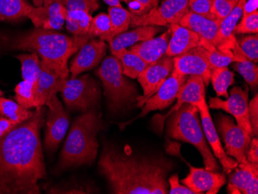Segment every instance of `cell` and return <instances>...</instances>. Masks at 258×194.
I'll return each mask as SVG.
<instances>
[{"label": "cell", "instance_id": "21", "mask_svg": "<svg viewBox=\"0 0 258 194\" xmlns=\"http://www.w3.org/2000/svg\"><path fill=\"white\" fill-rule=\"evenodd\" d=\"M65 80L41 60V72L34 85L35 108L40 109L53 95L60 92Z\"/></svg>", "mask_w": 258, "mask_h": 194}, {"label": "cell", "instance_id": "17", "mask_svg": "<svg viewBox=\"0 0 258 194\" xmlns=\"http://www.w3.org/2000/svg\"><path fill=\"white\" fill-rule=\"evenodd\" d=\"M107 48L106 43L100 39L93 38L88 40L80 48L78 54L71 62L69 70L72 78L96 68L106 54Z\"/></svg>", "mask_w": 258, "mask_h": 194}, {"label": "cell", "instance_id": "37", "mask_svg": "<svg viewBox=\"0 0 258 194\" xmlns=\"http://www.w3.org/2000/svg\"><path fill=\"white\" fill-rule=\"evenodd\" d=\"M14 99L26 109L35 108L34 85L23 80L15 88Z\"/></svg>", "mask_w": 258, "mask_h": 194}, {"label": "cell", "instance_id": "35", "mask_svg": "<svg viewBox=\"0 0 258 194\" xmlns=\"http://www.w3.org/2000/svg\"><path fill=\"white\" fill-rule=\"evenodd\" d=\"M233 68L248 84L252 91H256L258 85V67L249 60L233 62Z\"/></svg>", "mask_w": 258, "mask_h": 194}, {"label": "cell", "instance_id": "4", "mask_svg": "<svg viewBox=\"0 0 258 194\" xmlns=\"http://www.w3.org/2000/svg\"><path fill=\"white\" fill-rule=\"evenodd\" d=\"M104 130L101 115L96 110L84 112L74 121L56 166L58 172L91 165L98 156L97 135Z\"/></svg>", "mask_w": 258, "mask_h": 194}, {"label": "cell", "instance_id": "28", "mask_svg": "<svg viewBox=\"0 0 258 194\" xmlns=\"http://www.w3.org/2000/svg\"><path fill=\"white\" fill-rule=\"evenodd\" d=\"M33 8L27 0H0V20L13 22L27 19Z\"/></svg>", "mask_w": 258, "mask_h": 194}, {"label": "cell", "instance_id": "18", "mask_svg": "<svg viewBox=\"0 0 258 194\" xmlns=\"http://www.w3.org/2000/svg\"><path fill=\"white\" fill-rule=\"evenodd\" d=\"M247 0H240L230 14L221 20L214 46L222 50H232L234 55L243 60L247 59L239 47L237 37L233 33L236 25L243 14V8Z\"/></svg>", "mask_w": 258, "mask_h": 194}, {"label": "cell", "instance_id": "23", "mask_svg": "<svg viewBox=\"0 0 258 194\" xmlns=\"http://www.w3.org/2000/svg\"><path fill=\"white\" fill-rule=\"evenodd\" d=\"M170 37L171 31L169 29L159 37L136 43L130 47L129 50L139 55L149 64L166 55Z\"/></svg>", "mask_w": 258, "mask_h": 194}, {"label": "cell", "instance_id": "20", "mask_svg": "<svg viewBox=\"0 0 258 194\" xmlns=\"http://www.w3.org/2000/svg\"><path fill=\"white\" fill-rule=\"evenodd\" d=\"M67 14L68 10L63 3L56 2L47 7H33L27 19L36 28L60 30L64 25Z\"/></svg>", "mask_w": 258, "mask_h": 194}, {"label": "cell", "instance_id": "51", "mask_svg": "<svg viewBox=\"0 0 258 194\" xmlns=\"http://www.w3.org/2000/svg\"><path fill=\"white\" fill-rule=\"evenodd\" d=\"M103 1L111 7H122L120 0H103Z\"/></svg>", "mask_w": 258, "mask_h": 194}, {"label": "cell", "instance_id": "1", "mask_svg": "<svg viewBox=\"0 0 258 194\" xmlns=\"http://www.w3.org/2000/svg\"><path fill=\"white\" fill-rule=\"evenodd\" d=\"M45 107L17 124L0 139V194H40L46 177L40 131L46 121Z\"/></svg>", "mask_w": 258, "mask_h": 194}, {"label": "cell", "instance_id": "27", "mask_svg": "<svg viewBox=\"0 0 258 194\" xmlns=\"http://www.w3.org/2000/svg\"><path fill=\"white\" fill-rule=\"evenodd\" d=\"M91 14L81 10L68 11L65 24L68 31L73 37H85L91 40L89 36L90 28L92 22Z\"/></svg>", "mask_w": 258, "mask_h": 194}, {"label": "cell", "instance_id": "48", "mask_svg": "<svg viewBox=\"0 0 258 194\" xmlns=\"http://www.w3.org/2000/svg\"><path fill=\"white\" fill-rule=\"evenodd\" d=\"M17 124V123H16L15 121L0 116V139L7 135Z\"/></svg>", "mask_w": 258, "mask_h": 194}, {"label": "cell", "instance_id": "55", "mask_svg": "<svg viewBox=\"0 0 258 194\" xmlns=\"http://www.w3.org/2000/svg\"><path fill=\"white\" fill-rule=\"evenodd\" d=\"M3 95H4V92L0 90V97L3 96Z\"/></svg>", "mask_w": 258, "mask_h": 194}, {"label": "cell", "instance_id": "13", "mask_svg": "<svg viewBox=\"0 0 258 194\" xmlns=\"http://www.w3.org/2000/svg\"><path fill=\"white\" fill-rule=\"evenodd\" d=\"M188 77L177 73L173 69L169 78L158 90L157 92L146 100L140 114L131 121L120 124L121 130H122L125 128L126 125L131 124L136 119L146 116L151 111L163 110L170 106L176 99L181 87L185 83Z\"/></svg>", "mask_w": 258, "mask_h": 194}, {"label": "cell", "instance_id": "44", "mask_svg": "<svg viewBox=\"0 0 258 194\" xmlns=\"http://www.w3.org/2000/svg\"><path fill=\"white\" fill-rule=\"evenodd\" d=\"M249 118L253 130V136L258 134V95H255L254 98L249 103Z\"/></svg>", "mask_w": 258, "mask_h": 194}, {"label": "cell", "instance_id": "30", "mask_svg": "<svg viewBox=\"0 0 258 194\" xmlns=\"http://www.w3.org/2000/svg\"><path fill=\"white\" fill-rule=\"evenodd\" d=\"M200 47L207 50L211 68L227 67L233 62L243 61V59L236 56L232 50H222L217 48L212 43L201 38Z\"/></svg>", "mask_w": 258, "mask_h": 194}, {"label": "cell", "instance_id": "9", "mask_svg": "<svg viewBox=\"0 0 258 194\" xmlns=\"http://www.w3.org/2000/svg\"><path fill=\"white\" fill-rule=\"evenodd\" d=\"M217 118V130L225 144L226 153L238 163H249L247 153L252 136L235 124L230 117L220 114Z\"/></svg>", "mask_w": 258, "mask_h": 194}, {"label": "cell", "instance_id": "2", "mask_svg": "<svg viewBox=\"0 0 258 194\" xmlns=\"http://www.w3.org/2000/svg\"><path fill=\"white\" fill-rule=\"evenodd\" d=\"M173 163L166 158L134 156L105 146L98 163L111 193H169L168 174Z\"/></svg>", "mask_w": 258, "mask_h": 194}, {"label": "cell", "instance_id": "24", "mask_svg": "<svg viewBox=\"0 0 258 194\" xmlns=\"http://www.w3.org/2000/svg\"><path fill=\"white\" fill-rule=\"evenodd\" d=\"M220 23L221 20H210L203 16L189 12L181 19L179 24L192 30L198 34L201 38L214 45Z\"/></svg>", "mask_w": 258, "mask_h": 194}, {"label": "cell", "instance_id": "15", "mask_svg": "<svg viewBox=\"0 0 258 194\" xmlns=\"http://www.w3.org/2000/svg\"><path fill=\"white\" fill-rule=\"evenodd\" d=\"M206 85L204 79L200 76H189L185 83L181 87L176 97V104L166 115H157L153 118V125L156 132L162 134L164 124L168 117L179 109L183 104L189 103L197 106L204 98H206Z\"/></svg>", "mask_w": 258, "mask_h": 194}, {"label": "cell", "instance_id": "52", "mask_svg": "<svg viewBox=\"0 0 258 194\" xmlns=\"http://www.w3.org/2000/svg\"><path fill=\"white\" fill-rule=\"evenodd\" d=\"M63 1L64 0H43V7H47V6H50V4H53V3H63Z\"/></svg>", "mask_w": 258, "mask_h": 194}, {"label": "cell", "instance_id": "22", "mask_svg": "<svg viewBox=\"0 0 258 194\" xmlns=\"http://www.w3.org/2000/svg\"><path fill=\"white\" fill-rule=\"evenodd\" d=\"M171 37L168 44L166 55L169 56H178L191 49L200 47L201 37L192 30L185 28L179 24L169 25Z\"/></svg>", "mask_w": 258, "mask_h": 194}, {"label": "cell", "instance_id": "54", "mask_svg": "<svg viewBox=\"0 0 258 194\" xmlns=\"http://www.w3.org/2000/svg\"><path fill=\"white\" fill-rule=\"evenodd\" d=\"M120 1H122V2L125 3V4H127L128 3V0H120Z\"/></svg>", "mask_w": 258, "mask_h": 194}, {"label": "cell", "instance_id": "39", "mask_svg": "<svg viewBox=\"0 0 258 194\" xmlns=\"http://www.w3.org/2000/svg\"><path fill=\"white\" fill-rule=\"evenodd\" d=\"M233 33L235 35L240 34H257L258 33V11L242 16V20L240 24L236 25Z\"/></svg>", "mask_w": 258, "mask_h": 194}, {"label": "cell", "instance_id": "32", "mask_svg": "<svg viewBox=\"0 0 258 194\" xmlns=\"http://www.w3.org/2000/svg\"><path fill=\"white\" fill-rule=\"evenodd\" d=\"M210 82L217 97L227 98L229 97L227 89L234 84V75L227 67L212 68L210 72Z\"/></svg>", "mask_w": 258, "mask_h": 194}, {"label": "cell", "instance_id": "3", "mask_svg": "<svg viewBox=\"0 0 258 194\" xmlns=\"http://www.w3.org/2000/svg\"><path fill=\"white\" fill-rule=\"evenodd\" d=\"M2 39L4 41L3 45L8 50H28L37 53L46 66L63 79L69 78L70 57L88 42L56 30L43 28H36L15 37Z\"/></svg>", "mask_w": 258, "mask_h": 194}, {"label": "cell", "instance_id": "41", "mask_svg": "<svg viewBox=\"0 0 258 194\" xmlns=\"http://www.w3.org/2000/svg\"><path fill=\"white\" fill-rule=\"evenodd\" d=\"M213 0H189V12L207 17L210 20H217L212 12Z\"/></svg>", "mask_w": 258, "mask_h": 194}, {"label": "cell", "instance_id": "47", "mask_svg": "<svg viewBox=\"0 0 258 194\" xmlns=\"http://www.w3.org/2000/svg\"><path fill=\"white\" fill-rule=\"evenodd\" d=\"M70 188H57L56 186H53V187L50 188L47 192L49 193H90V191L85 190V189H82L81 186H77V185H71L69 186Z\"/></svg>", "mask_w": 258, "mask_h": 194}, {"label": "cell", "instance_id": "40", "mask_svg": "<svg viewBox=\"0 0 258 194\" xmlns=\"http://www.w3.org/2000/svg\"><path fill=\"white\" fill-rule=\"evenodd\" d=\"M160 0H128L129 12L133 16H143L159 7Z\"/></svg>", "mask_w": 258, "mask_h": 194}, {"label": "cell", "instance_id": "25", "mask_svg": "<svg viewBox=\"0 0 258 194\" xmlns=\"http://www.w3.org/2000/svg\"><path fill=\"white\" fill-rule=\"evenodd\" d=\"M158 26H139L131 31L124 32L114 37L108 44L111 53L127 47H132L139 42L153 38L160 31Z\"/></svg>", "mask_w": 258, "mask_h": 194}, {"label": "cell", "instance_id": "8", "mask_svg": "<svg viewBox=\"0 0 258 194\" xmlns=\"http://www.w3.org/2000/svg\"><path fill=\"white\" fill-rule=\"evenodd\" d=\"M189 12V0H162L161 5L146 15H132L131 27L169 26L179 24Z\"/></svg>", "mask_w": 258, "mask_h": 194}, {"label": "cell", "instance_id": "14", "mask_svg": "<svg viewBox=\"0 0 258 194\" xmlns=\"http://www.w3.org/2000/svg\"><path fill=\"white\" fill-rule=\"evenodd\" d=\"M174 70L186 76H200L206 86L210 82L211 66L207 50L202 47L191 49L185 53L174 56Z\"/></svg>", "mask_w": 258, "mask_h": 194}, {"label": "cell", "instance_id": "10", "mask_svg": "<svg viewBox=\"0 0 258 194\" xmlns=\"http://www.w3.org/2000/svg\"><path fill=\"white\" fill-rule=\"evenodd\" d=\"M208 107L212 109L223 110L233 115L237 125L253 137L249 118L248 88L243 90L240 87H234L230 90V96L227 100L211 97L209 99Z\"/></svg>", "mask_w": 258, "mask_h": 194}, {"label": "cell", "instance_id": "5", "mask_svg": "<svg viewBox=\"0 0 258 194\" xmlns=\"http://www.w3.org/2000/svg\"><path fill=\"white\" fill-rule=\"evenodd\" d=\"M199 114L196 105L183 104L168 117L166 135L173 140L194 145L202 156L205 169L218 171L220 165L207 144Z\"/></svg>", "mask_w": 258, "mask_h": 194}, {"label": "cell", "instance_id": "34", "mask_svg": "<svg viewBox=\"0 0 258 194\" xmlns=\"http://www.w3.org/2000/svg\"><path fill=\"white\" fill-rule=\"evenodd\" d=\"M30 111L16 103L15 101L0 97V116L15 121L17 124L23 122L33 115Z\"/></svg>", "mask_w": 258, "mask_h": 194}, {"label": "cell", "instance_id": "53", "mask_svg": "<svg viewBox=\"0 0 258 194\" xmlns=\"http://www.w3.org/2000/svg\"><path fill=\"white\" fill-rule=\"evenodd\" d=\"M33 5L35 7H43V0H33Z\"/></svg>", "mask_w": 258, "mask_h": 194}, {"label": "cell", "instance_id": "38", "mask_svg": "<svg viewBox=\"0 0 258 194\" xmlns=\"http://www.w3.org/2000/svg\"><path fill=\"white\" fill-rule=\"evenodd\" d=\"M239 47L247 60L256 63L258 61V36H242L237 38Z\"/></svg>", "mask_w": 258, "mask_h": 194}, {"label": "cell", "instance_id": "29", "mask_svg": "<svg viewBox=\"0 0 258 194\" xmlns=\"http://www.w3.org/2000/svg\"><path fill=\"white\" fill-rule=\"evenodd\" d=\"M111 54L121 62L123 75L133 79L137 78L141 72L149 65L139 55L127 49L114 52Z\"/></svg>", "mask_w": 258, "mask_h": 194}, {"label": "cell", "instance_id": "26", "mask_svg": "<svg viewBox=\"0 0 258 194\" xmlns=\"http://www.w3.org/2000/svg\"><path fill=\"white\" fill-rule=\"evenodd\" d=\"M229 193L244 194L245 190L253 177L258 176V164L239 163L237 167L228 173Z\"/></svg>", "mask_w": 258, "mask_h": 194}, {"label": "cell", "instance_id": "49", "mask_svg": "<svg viewBox=\"0 0 258 194\" xmlns=\"http://www.w3.org/2000/svg\"><path fill=\"white\" fill-rule=\"evenodd\" d=\"M258 11V0H247L243 8L242 16L248 15Z\"/></svg>", "mask_w": 258, "mask_h": 194}, {"label": "cell", "instance_id": "11", "mask_svg": "<svg viewBox=\"0 0 258 194\" xmlns=\"http://www.w3.org/2000/svg\"><path fill=\"white\" fill-rule=\"evenodd\" d=\"M174 69L173 57L164 55L159 60L149 63L137 79L143 90V95L137 98L136 106L143 107L148 98L157 92Z\"/></svg>", "mask_w": 258, "mask_h": 194}, {"label": "cell", "instance_id": "45", "mask_svg": "<svg viewBox=\"0 0 258 194\" xmlns=\"http://www.w3.org/2000/svg\"><path fill=\"white\" fill-rule=\"evenodd\" d=\"M169 184L170 186L169 193L170 194H195L186 186H182L179 183V176L177 174L172 175L169 179Z\"/></svg>", "mask_w": 258, "mask_h": 194}, {"label": "cell", "instance_id": "31", "mask_svg": "<svg viewBox=\"0 0 258 194\" xmlns=\"http://www.w3.org/2000/svg\"><path fill=\"white\" fill-rule=\"evenodd\" d=\"M108 17L111 22V30L108 35V43L113 38L120 33L127 30L131 25V13L122 7H111L108 8Z\"/></svg>", "mask_w": 258, "mask_h": 194}, {"label": "cell", "instance_id": "12", "mask_svg": "<svg viewBox=\"0 0 258 194\" xmlns=\"http://www.w3.org/2000/svg\"><path fill=\"white\" fill-rule=\"evenodd\" d=\"M48 111L46 114L45 147L48 152H53L64 138L70 124V116L56 95H53L46 104Z\"/></svg>", "mask_w": 258, "mask_h": 194}, {"label": "cell", "instance_id": "16", "mask_svg": "<svg viewBox=\"0 0 258 194\" xmlns=\"http://www.w3.org/2000/svg\"><path fill=\"white\" fill-rule=\"evenodd\" d=\"M197 107L200 111L203 130L207 141L212 149L214 156L218 159L219 162L223 166L224 173L228 174L233 169L237 167L238 162L229 156L222 146L215 124L210 115L206 98H204Z\"/></svg>", "mask_w": 258, "mask_h": 194}, {"label": "cell", "instance_id": "6", "mask_svg": "<svg viewBox=\"0 0 258 194\" xmlns=\"http://www.w3.org/2000/svg\"><path fill=\"white\" fill-rule=\"evenodd\" d=\"M102 82L104 96L111 111H118L131 108L137 104L139 90L134 83L123 75L121 62L115 56H107L96 71Z\"/></svg>", "mask_w": 258, "mask_h": 194}, {"label": "cell", "instance_id": "33", "mask_svg": "<svg viewBox=\"0 0 258 194\" xmlns=\"http://www.w3.org/2000/svg\"><path fill=\"white\" fill-rule=\"evenodd\" d=\"M16 57L21 62L23 79L35 85L41 72V60L38 55L35 53H23Z\"/></svg>", "mask_w": 258, "mask_h": 194}, {"label": "cell", "instance_id": "42", "mask_svg": "<svg viewBox=\"0 0 258 194\" xmlns=\"http://www.w3.org/2000/svg\"><path fill=\"white\" fill-rule=\"evenodd\" d=\"M63 5L68 11L81 10L92 14L99 8L98 0H64Z\"/></svg>", "mask_w": 258, "mask_h": 194}, {"label": "cell", "instance_id": "43", "mask_svg": "<svg viewBox=\"0 0 258 194\" xmlns=\"http://www.w3.org/2000/svg\"><path fill=\"white\" fill-rule=\"evenodd\" d=\"M240 0H213V14L217 20H224L235 8Z\"/></svg>", "mask_w": 258, "mask_h": 194}, {"label": "cell", "instance_id": "7", "mask_svg": "<svg viewBox=\"0 0 258 194\" xmlns=\"http://www.w3.org/2000/svg\"><path fill=\"white\" fill-rule=\"evenodd\" d=\"M99 82L90 75L65 80L60 93L67 109L86 112L95 109L101 100Z\"/></svg>", "mask_w": 258, "mask_h": 194}, {"label": "cell", "instance_id": "19", "mask_svg": "<svg viewBox=\"0 0 258 194\" xmlns=\"http://www.w3.org/2000/svg\"><path fill=\"white\" fill-rule=\"evenodd\" d=\"M227 182L225 174L217 171L190 166L189 173L182 179V183L190 189L195 194L207 192V194H217L222 186Z\"/></svg>", "mask_w": 258, "mask_h": 194}, {"label": "cell", "instance_id": "46", "mask_svg": "<svg viewBox=\"0 0 258 194\" xmlns=\"http://www.w3.org/2000/svg\"><path fill=\"white\" fill-rule=\"evenodd\" d=\"M247 159L252 164H258V141L256 138L250 140L247 150Z\"/></svg>", "mask_w": 258, "mask_h": 194}, {"label": "cell", "instance_id": "50", "mask_svg": "<svg viewBox=\"0 0 258 194\" xmlns=\"http://www.w3.org/2000/svg\"><path fill=\"white\" fill-rule=\"evenodd\" d=\"M258 193V176H255L250 181L244 194H257Z\"/></svg>", "mask_w": 258, "mask_h": 194}, {"label": "cell", "instance_id": "36", "mask_svg": "<svg viewBox=\"0 0 258 194\" xmlns=\"http://www.w3.org/2000/svg\"><path fill=\"white\" fill-rule=\"evenodd\" d=\"M111 30V22L108 14H98L92 19L89 36L91 39L98 37L100 40L107 42Z\"/></svg>", "mask_w": 258, "mask_h": 194}]
</instances>
